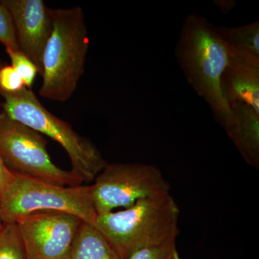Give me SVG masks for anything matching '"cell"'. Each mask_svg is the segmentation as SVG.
<instances>
[{
  "label": "cell",
  "mask_w": 259,
  "mask_h": 259,
  "mask_svg": "<svg viewBox=\"0 0 259 259\" xmlns=\"http://www.w3.org/2000/svg\"><path fill=\"white\" fill-rule=\"evenodd\" d=\"M175 56L187 81L208 104L215 120L229 134L233 128V112L221 90L229 52L215 25L202 15H187L175 48Z\"/></svg>",
  "instance_id": "1"
},
{
  "label": "cell",
  "mask_w": 259,
  "mask_h": 259,
  "mask_svg": "<svg viewBox=\"0 0 259 259\" xmlns=\"http://www.w3.org/2000/svg\"><path fill=\"white\" fill-rule=\"evenodd\" d=\"M180 209L171 194L141 199L129 208L97 214L94 226L121 259L177 241Z\"/></svg>",
  "instance_id": "2"
},
{
  "label": "cell",
  "mask_w": 259,
  "mask_h": 259,
  "mask_svg": "<svg viewBox=\"0 0 259 259\" xmlns=\"http://www.w3.org/2000/svg\"><path fill=\"white\" fill-rule=\"evenodd\" d=\"M53 30L42 59L40 96L53 101L69 100L84 73L89 41L83 10L51 8Z\"/></svg>",
  "instance_id": "3"
},
{
  "label": "cell",
  "mask_w": 259,
  "mask_h": 259,
  "mask_svg": "<svg viewBox=\"0 0 259 259\" xmlns=\"http://www.w3.org/2000/svg\"><path fill=\"white\" fill-rule=\"evenodd\" d=\"M0 96L4 100L1 103L3 111L10 118L61 145L69 156L71 171L83 182L95 180L107 164L97 146L77 134L69 122L49 111L31 89L25 87L18 93H0Z\"/></svg>",
  "instance_id": "4"
},
{
  "label": "cell",
  "mask_w": 259,
  "mask_h": 259,
  "mask_svg": "<svg viewBox=\"0 0 259 259\" xmlns=\"http://www.w3.org/2000/svg\"><path fill=\"white\" fill-rule=\"evenodd\" d=\"M69 213L93 224L97 212L91 186L62 187L15 175L0 204L4 223H15L35 212Z\"/></svg>",
  "instance_id": "5"
},
{
  "label": "cell",
  "mask_w": 259,
  "mask_h": 259,
  "mask_svg": "<svg viewBox=\"0 0 259 259\" xmlns=\"http://www.w3.org/2000/svg\"><path fill=\"white\" fill-rule=\"evenodd\" d=\"M42 135L0 112V156L17 176L62 187H78L83 181L72 171L56 166Z\"/></svg>",
  "instance_id": "6"
},
{
  "label": "cell",
  "mask_w": 259,
  "mask_h": 259,
  "mask_svg": "<svg viewBox=\"0 0 259 259\" xmlns=\"http://www.w3.org/2000/svg\"><path fill=\"white\" fill-rule=\"evenodd\" d=\"M97 214L132 207L141 199L169 193L170 185L159 168L139 163H107L91 185Z\"/></svg>",
  "instance_id": "7"
},
{
  "label": "cell",
  "mask_w": 259,
  "mask_h": 259,
  "mask_svg": "<svg viewBox=\"0 0 259 259\" xmlns=\"http://www.w3.org/2000/svg\"><path fill=\"white\" fill-rule=\"evenodd\" d=\"M83 221L66 212H35L15 224L27 259H67Z\"/></svg>",
  "instance_id": "8"
},
{
  "label": "cell",
  "mask_w": 259,
  "mask_h": 259,
  "mask_svg": "<svg viewBox=\"0 0 259 259\" xmlns=\"http://www.w3.org/2000/svg\"><path fill=\"white\" fill-rule=\"evenodd\" d=\"M13 20L19 49L42 73L44 50L53 30L51 8L42 0H1Z\"/></svg>",
  "instance_id": "9"
},
{
  "label": "cell",
  "mask_w": 259,
  "mask_h": 259,
  "mask_svg": "<svg viewBox=\"0 0 259 259\" xmlns=\"http://www.w3.org/2000/svg\"><path fill=\"white\" fill-rule=\"evenodd\" d=\"M227 47L229 60L221 80L223 97L230 107L241 102L259 114V56Z\"/></svg>",
  "instance_id": "10"
},
{
  "label": "cell",
  "mask_w": 259,
  "mask_h": 259,
  "mask_svg": "<svg viewBox=\"0 0 259 259\" xmlns=\"http://www.w3.org/2000/svg\"><path fill=\"white\" fill-rule=\"evenodd\" d=\"M233 125L228 135L250 166H259V114L252 107L235 102L231 106Z\"/></svg>",
  "instance_id": "11"
},
{
  "label": "cell",
  "mask_w": 259,
  "mask_h": 259,
  "mask_svg": "<svg viewBox=\"0 0 259 259\" xmlns=\"http://www.w3.org/2000/svg\"><path fill=\"white\" fill-rule=\"evenodd\" d=\"M67 259H121L93 224L83 222Z\"/></svg>",
  "instance_id": "12"
},
{
  "label": "cell",
  "mask_w": 259,
  "mask_h": 259,
  "mask_svg": "<svg viewBox=\"0 0 259 259\" xmlns=\"http://www.w3.org/2000/svg\"><path fill=\"white\" fill-rule=\"evenodd\" d=\"M217 31L228 47L244 49L259 56V21L236 28L217 27Z\"/></svg>",
  "instance_id": "13"
},
{
  "label": "cell",
  "mask_w": 259,
  "mask_h": 259,
  "mask_svg": "<svg viewBox=\"0 0 259 259\" xmlns=\"http://www.w3.org/2000/svg\"><path fill=\"white\" fill-rule=\"evenodd\" d=\"M0 259H27L15 223H5L0 232Z\"/></svg>",
  "instance_id": "14"
},
{
  "label": "cell",
  "mask_w": 259,
  "mask_h": 259,
  "mask_svg": "<svg viewBox=\"0 0 259 259\" xmlns=\"http://www.w3.org/2000/svg\"><path fill=\"white\" fill-rule=\"evenodd\" d=\"M6 52L11 61V66L23 79L25 86L31 89L34 80L38 74L36 66L20 51H6Z\"/></svg>",
  "instance_id": "15"
},
{
  "label": "cell",
  "mask_w": 259,
  "mask_h": 259,
  "mask_svg": "<svg viewBox=\"0 0 259 259\" xmlns=\"http://www.w3.org/2000/svg\"><path fill=\"white\" fill-rule=\"evenodd\" d=\"M0 44L6 51H20L10 12L0 0Z\"/></svg>",
  "instance_id": "16"
},
{
  "label": "cell",
  "mask_w": 259,
  "mask_h": 259,
  "mask_svg": "<svg viewBox=\"0 0 259 259\" xmlns=\"http://www.w3.org/2000/svg\"><path fill=\"white\" fill-rule=\"evenodd\" d=\"M129 259H182L176 242L138 250Z\"/></svg>",
  "instance_id": "17"
},
{
  "label": "cell",
  "mask_w": 259,
  "mask_h": 259,
  "mask_svg": "<svg viewBox=\"0 0 259 259\" xmlns=\"http://www.w3.org/2000/svg\"><path fill=\"white\" fill-rule=\"evenodd\" d=\"M14 177V174L12 173L7 168L4 161L2 159L1 156H0V204H1L2 199H3V196H4L5 191H6Z\"/></svg>",
  "instance_id": "18"
},
{
  "label": "cell",
  "mask_w": 259,
  "mask_h": 259,
  "mask_svg": "<svg viewBox=\"0 0 259 259\" xmlns=\"http://www.w3.org/2000/svg\"><path fill=\"white\" fill-rule=\"evenodd\" d=\"M214 4L223 12V14H227L236 8V2L235 0H217L214 1Z\"/></svg>",
  "instance_id": "19"
},
{
  "label": "cell",
  "mask_w": 259,
  "mask_h": 259,
  "mask_svg": "<svg viewBox=\"0 0 259 259\" xmlns=\"http://www.w3.org/2000/svg\"><path fill=\"white\" fill-rule=\"evenodd\" d=\"M5 223H3V220L0 218V232L3 230V227H4Z\"/></svg>",
  "instance_id": "20"
}]
</instances>
